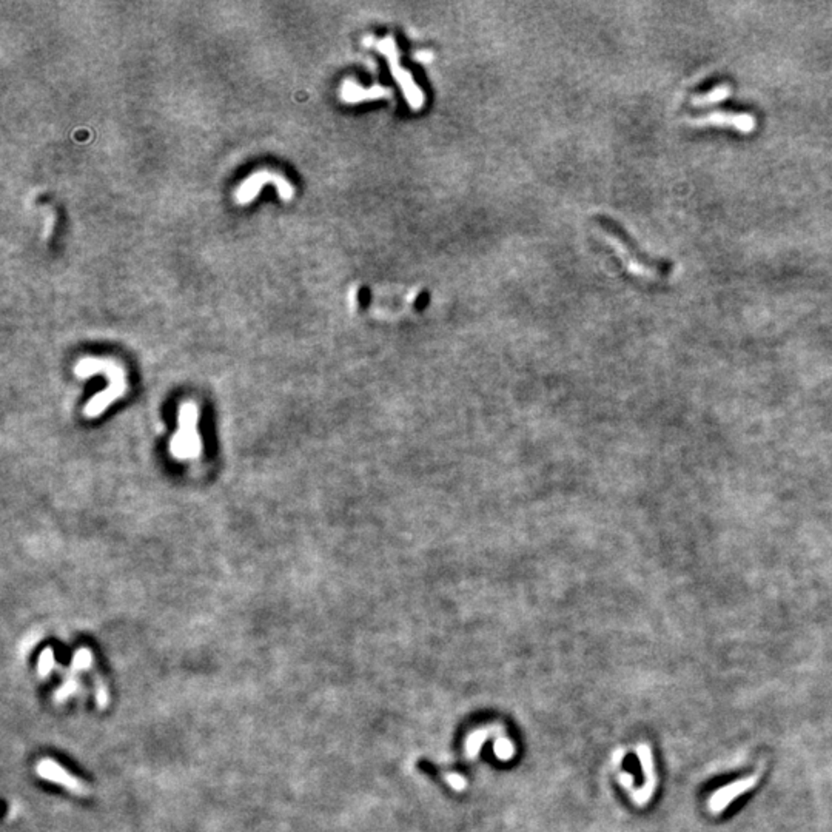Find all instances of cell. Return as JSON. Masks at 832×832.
<instances>
[{
  "mask_svg": "<svg viewBox=\"0 0 832 832\" xmlns=\"http://www.w3.org/2000/svg\"><path fill=\"white\" fill-rule=\"evenodd\" d=\"M267 185L275 187L278 196L281 198V200H285V202H289V200L293 198V194H295L293 187H291L290 180L287 178L282 176V174L278 171L262 168V170L255 171L253 174H250L249 178H245L242 182H240V185L238 187V190L235 193L236 204H239V205L251 204L253 200L256 199L258 194L261 193Z\"/></svg>",
  "mask_w": 832,
  "mask_h": 832,
  "instance_id": "1",
  "label": "cell"
},
{
  "mask_svg": "<svg viewBox=\"0 0 832 832\" xmlns=\"http://www.w3.org/2000/svg\"><path fill=\"white\" fill-rule=\"evenodd\" d=\"M198 408L191 402L179 410V430L171 439V453L179 459L196 458L200 453V439L196 430Z\"/></svg>",
  "mask_w": 832,
  "mask_h": 832,
  "instance_id": "2",
  "label": "cell"
},
{
  "mask_svg": "<svg viewBox=\"0 0 832 832\" xmlns=\"http://www.w3.org/2000/svg\"><path fill=\"white\" fill-rule=\"evenodd\" d=\"M36 773L41 778L47 780V782L63 786L65 789L73 792L76 795L87 797L91 794V786L88 783L76 777L68 769H65L53 758H42L36 765Z\"/></svg>",
  "mask_w": 832,
  "mask_h": 832,
  "instance_id": "3",
  "label": "cell"
},
{
  "mask_svg": "<svg viewBox=\"0 0 832 832\" xmlns=\"http://www.w3.org/2000/svg\"><path fill=\"white\" fill-rule=\"evenodd\" d=\"M689 125L692 127H718L731 128L738 133H752L757 128V119L749 113H729V112H711L700 118L689 119Z\"/></svg>",
  "mask_w": 832,
  "mask_h": 832,
  "instance_id": "4",
  "label": "cell"
},
{
  "mask_svg": "<svg viewBox=\"0 0 832 832\" xmlns=\"http://www.w3.org/2000/svg\"><path fill=\"white\" fill-rule=\"evenodd\" d=\"M603 233L606 235L607 242L614 247V250L618 253L623 264L632 275L646 279H656L660 276V271L654 265H649L645 261H641L640 256L632 250V247L627 245L626 240H623L621 236L615 230H610L609 227L603 225Z\"/></svg>",
  "mask_w": 832,
  "mask_h": 832,
  "instance_id": "5",
  "label": "cell"
},
{
  "mask_svg": "<svg viewBox=\"0 0 832 832\" xmlns=\"http://www.w3.org/2000/svg\"><path fill=\"white\" fill-rule=\"evenodd\" d=\"M757 782H758V776L757 773H753V776L737 780V782H732L729 784L723 786V788H720L718 791H715L714 794L709 797V809L712 814H720V812H723L727 806L736 800L737 797L743 795L745 792L752 789L753 786L757 784Z\"/></svg>",
  "mask_w": 832,
  "mask_h": 832,
  "instance_id": "6",
  "label": "cell"
},
{
  "mask_svg": "<svg viewBox=\"0 0 832 832\" xmlns=\"http://www.w3.org/2000/svg\"><path fill=\"white\" fill-rule=\"evenodd\" d=\"M123 392H125V378L112 382L107 390H103L101 395H97L96 398L90 401V404L85 408V413L88 416H96L102 413L107 408V406L118 399Z\"/></svg>",
  "mask_w": 832,
  "mask_h": 832,
  "instance_id": "7",
  "label": "cell"
},
{
  "mask_svg": "<svg viewBox=\"0 0 832 832\" xmlns=\"http://www.w3.org/2000/svg\"><path fill=\"white\" fill-rule=\"evenodd\" d=\"M732 94V87L729 83H720L718 87L712 88L711 91H707L705 94H695L692 97L691 103L694 107H707V105H714V103L723 102L725 99H727Z\"/></svg>",
  "mask_w": 832,
  "mask_h": 832,
  "instance_id": "8",
  "label": "cell"
},
{
  "mask_svg": "<svg viewBox=\"0 0 832 832\" xmlns=\"http://www.w3.org/2000/svg\"><path fill=\"white\" fill-rule=\"evenodd\" d=\"M636 751H638L641 768H643V771H645L647 788L652 792L654 786H655V771H654V760H652L651 749H649L647 745H640L638 747H636Z\"/></svg>",
  "mask_w": 832,
  "mask_h": 832,
  "instance_id": "9",
  "label": "cell"
},
{
  "mask_svg": "<svg viewBox=\"0 0 832 832\" xmlns=\"http://www.w3.org/2000/svg\"><path fill=\"white\" fill-rule=\"evenodd\" d=\"M94 683H96V700H97V706H99L101 709H103V707H107V703H108V691H107V685H105V681H103V678L101 677L99 674H96Z\"/></svg>",
  "mask_w": 832,
  "mask_h": 832,
  "instance_id": "10",
  "label": "cell"
},
{
  "mask_svg": "<svg viewBox=\"0 0 832 832\" xmlns=\"http://www.w3.org/2000/svg\"><path fill=\"white\" fill-rule=\"evenodd\" d=\"M53 663H54V654L51 649L50 651L47 649V651L42 654L41 661H39V672H41V675H47L51 671V667H53Z\"/></svg>",
  "mask_w": 832,
  "mask_h": 832,
  "instance_id": "11",
  "label": "cell"
},
{
  "mask_svg": "<svg viewBox=\"0 0 832 832\" xmlns=\"http://www.w3.org/2000/svg\"><path fill=\"white\" fill-rule=\"evenodd\" d=\"M91 660H93V656H91V654L88 651H85V649H81V651L76 654L73 663H74V665L77 667H87V666H90Z\"/></svg>",
  "mask_w": 832,
  "mask_h": 832,
  "instance_id": "12",
  "label": "cell"
}]
</instances>
